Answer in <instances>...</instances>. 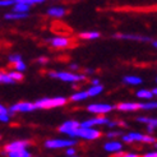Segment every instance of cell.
<instances>
[{
	"label": "cell",
	"mask_w": 157,
	"mask_h": 157,
	"mask_svg": "<svg viewBox=\"0 0 157 157\" xmlns=\"http://www.w3.org/2000/svg\"><path fill=\"white\" fill-rule=\"evenodd\" d=\"M123 143H146V144H155L157 142L156 137L152 134H143L140 132H129L124 133L120 137Z\"/></svg>",
	"instance_id": "cell-1"
},
{
	"label": "cell",
	"mask_w": 157,
	"mask_h": 157,
	"mask_svg": "<svg viewBox=\"0 0 157 157\" xmlns=\"http://www.w3.org/2000/svg\"><path fill=\"white\" fill-rule=\"evenodd\" d=\"M78 144L77 139L74 138H49L44 142V147L48 150H63V148L75 147Z\"/></svg>",
	"instance_id": "cell-2"
},
{
	"label": "cell",
	"mask_w": 157,
	"mask_h": 157,
	"mask_svg": "<svg viewBox=\"0 0 157 157\" xmlns=\"http://www.w3.org/2000/svg\"><path fill=\"white\" fill-rule=\"evenodd\" d=\"M68 102V98L64 96H56V97H44L38 98L35 101L36 107L40 110H49V109H55V107H61Z\"/></svg>",
	"instance_id": "cell-3"
},
{
	"label": "cell",
	"mask_w": 157,
	"mask_h": 157,
	"mask_svg": "<svg viewBox=\"0 0 157 157\" xmlns=\"http://www.w3.org/2000/svg\"><path fill=\"white\" fill-rule=\"evenodd\" d=\"M48 75L50 78H56V79L67 83H74V82H82L86 79V74H77L73 72H49Z\"/></svg>",
	"instance_id": "cell-4"
},
{
	"label": "cell",
	"mask_w": 157,
	"mask_h": 157,
	"mask_svg": "<svg viewBox=\"0 0 157 157\" xmlns=\"http://www.w3.org/2000/svg\"><path fill=\"white\" fill-rule=\"evenodd\" d=\"M81 128V123L77 121V120H67L64 121L63 124L59 125L58 128V132L60 134H64L69 138H74L77 139V130Z\"/></svg>",
	"instance_id": "cell-5"
},
{
	"label": "cell",
	"mask_w": 157,
	"mask_h": 157,
	"mask_svg": "<svg viewBox=\"0 0 157 157\" xmlns=\"http://www.w3.org/2000/svg\"><path fill=\"white\" fill-rule=\"evenodd\" d=\"M78 139H83V140H96L102 137V132L97 128H91V127H81L77 130V136Z\"/></svg>",
	"instance_id": "cell-6"
},
{
	"label": "cell",
	"mask_w": 157,
	"mask_h": 157,
	"mask_svg": "<svg viewBox=\"0 0 157 157\" xmlns=\"http://www.w3.org/2000/svg\"><path fill=\"white\" fill-rule=\"evenodd\" d=\"M114 109H116V106L111 105V104H104V102H96V104H90L87 105L86 110L90 114H95V115H106L110 114Z\"/></svg>",
	"instance_id": "cell-7"
},
{
	"label": "cell",
	"mask_w": 157,
	"mask_h": 157,
	"mask_svg": "<svg viewBox=\"0 0 157 157\" xmlns=\"http://www.w3.org/2000/svg\"><path fill=\"white\" fill-rule=\"evenodd\" d=\"M37 110L36 104L35 102H29V101H21V102H17L9 107L10 115H14L15 113H31Z\"/></svg>",
	"instance_id": "cell-8"
},
{
	"label": "cell",
	"mask_w": 157,
	"mask_h": 157,
	"mask_svg": "<svg viewBox=\"0 0 157 157\" xmlns=\"http://www.w3.org/2000/svg\"><path fill=\"white\" fill-rule=\"evenodd\" d=\"M31 146V142L27 139H17L12 140V142L4 144L3 152H12V151H19V150H26Z\"/></svg>",
	"instance_id": "cell-9"
},
{
	"label": "cell",
	"mask_w": 157,
	"mask_h": 157,
	"mask_svg": "<svg viewBox=\"0 0 157 157\" xmlns=\"http://www.w3.org/2000/svg\"><path fill=\"white\" fill-rule=\"evenodd\" d=\"M110 121L109 117H106L105 115H96L90 119H86L81 123V127H91V128H96V127H101V125H107Z\"/></svg>",
	"instance_id": "cell-10"
},
{
	"label": "cell",
	"mask_w": 157,
	"mask_h": 157,
	"mask_svg": "<svg viewBox=\"0 0 157 157\" xmlns=\"http://www.w3.org/2000/svg\"><path fill=\"white\" fill-rule=\"evenodd\" d=\"M114 38H117V40H129V41H137V42H147L150 41L152 42L153 40L150 37V36H140V35H133V33H116V35H113Z\"/></svg>",
	"instance_id": "cell-11"
},
{
	"label": "cell",
	"mask_w": 157,
	"mask_h": 157,
	"mask_svg": "<svg viewBox=\"0 0 157 157\" xmlns=\"http://www.w3.org/2000/svg\"><path fill=\"white\" fill-rule=\"evenodd\" d=\"M136 120L140 124H144L147 128V133L148 134H152V133L157 129V117H151V116H137Z\"/></svg>",
	"instance_id": "cell-12"
},
{
	"label": "cell",
	"mask_w": 157,
	"mask_h": 157,
	"mask_svg": "<svg viewBox=\"0 0 157 157\" xmlns=\"http://www.w3.org/2000/svg\"><path fill=\"white\" fill-rule=\"evenodd\" d=\"M104 150L107 153L115 155L117 152L123 151V142H120V140H117V139H110L106 143H104Z\"/></svg>",
	"instance_id": "cell-13"
},
{
	"label": "cell",
	"mask_w": 157,
	"mask_h": 157,
	"mask_svg": "<svg viewBox=\"0 0 157 157\" xmlns=\"http://www.w3.org/2000/svg\"><path fill=\"white\" fill-rule=\"evenodd\" d=\"M50 42V45L52 48H56V49H64V48H68L70 45L69 42V38L65 37V36H55V37H51L48 40Z\"/></svg>",
	"instance_id": "cell-14"
},
{
	"label": "cell",
	"mask_w": 157,
	"mask_h": 157,
	"mask_svg": "<svg viewBox=\"0 0 157 157\" xmlns=\"http://www.w3.org/2000/svg\"><path fill=\"white\" fill-rule=\"evenodd\" d=\"M116 110L123 113H133L137 111V110H140L139 107V102H132V101H127V102H120L116 105Z\"/></svg>",
	"instance_id": "cell-15"
},
{
	"label": "cell",
	"mask_w": 157,
	"mask_h": 157,
	"mask_svg": "<svg viewBox=\"0 0 157 157\" xmlns=\"http://www.w3.org/2000/svg\"><path fill=\"white\" fill-rule=\"evenodd\" d=\"M48 14L52 18H63L67 14V10L63 6H51L48 9Z\"/></svg>",
	"instance_id": "cell-16"
},
{
	"label": "cell",
	"mask_w": 157,
	"mask_h": 157,
	"mask_svg": "<svg viewBox=\"0 0 157 157\" xmlns=\"http://www.w3.org/2000/svg\"><path fill=\"white\" fill-rule=\"evenodd\" d=\"M121 81L124 84H129V86H139L143 83L142 78L137 77V75H125V77H123Z\"/></svg>",
	"instance_id": "cell-17"
},
{
	"label": "cell",
	"mask_w": 157,
	"mask_h": 157,
	"mask_svg": "<svg viewBox=\"0 0 157 157\" xmlns=\"http://www.w3.org/2000/svg\"><path fill=\"white\" fill-rule=\"evenodd\" d=\"M26 18H28V13L10 12V13H5L4 14V19H6V21H21V19H26Z\"/></svg>",
	"instance_id": "cell-18"
},
{
	"label": "cell",
	"mask_w": 157,
	"mask_h": 157,
	"mask_svg": "<svg viewBox=\"0 0 157 157\" xmlns=\"http://www.w3.org/2000/svg\"><path fill=\"white\" fill-rule=\"evenodd\" d=\"M3 155L5 157H32V153L28 151V148L19 151H12V152H3Z\"/></svg>",
	"instance_id": "cell-19"
},
{
	"label": "cell",
	"mask_w": 157,
	"mask_h": 157,
	"mask_svg": "<svg viewBox=\"0 0 157 157\" xmlns=\"http://www.w3.org/2000/svg\"><path fill=\"white\" fill-rule=\"evenodd\" d=\"M88 97H90V95L87 91H78V92L73 93V95L69 97V100L72 101V102H81V101L87 100Z\"/></svg>",
	"instance_id": "cell-20"
},
{
	"label": "cell",
	"mask_w": 157,
	"mask_h": 157,
	"mask_svg": "<svg viewBox=\"0 0 157 157\" xmlns=\"http://www.w3.org/2000/svg\"><path fill=\"white\" fill-rule=\"evenodd\" d=\"M136 96H137L138 98H140V100L150 101V100L153 98L155 95H153L152 90H146V88H143V90H138V91L136 92Z\"/></svg>",
	"instance_id": "cell-21"
},
{
	"label": "cell",
	"mask_w": 157,
	"mask_h": 157,
	"mask_svg": "<svg viewBox=\"0 0 157 157\" xmlns=\"http://www.w3.org/2000/svg\"><path fill=\"white\" fill-rule=\"evenodd\" d=\"M101 33L97 32V31H84V32H81L78 35L79 38H83V40H96V38H100Z\"/></svg>",
	"instance_id": "cell-22"
},
{
	"label": "cell",
	"mask_w": 157,
	"mask_h": 157,
	"mask_svg": "<svg viewBox=\"0 0 157 157\" xmlns=\"http://www.w3.org/2000/svg\"><path fill=\"white\" fill-rule=\"evenodd\" d=\"M10 111L9 107H6L4 105H0V121L2 123H9L10 121Z\"/></svg>",
	"instance_id": "cell-23"
},
{
	"label": "cell",
	"mask_w": 157,
	"mask_h": 157,
	"mask_svg": "<svg viewBox=\"0 0 157 157\" xmlns=\"http://www.w3.org/2000/svg\"><path fill=\"white\" fill-rule=\"evenodd\" d=\"M102 91H104V86L102 84H96V86L91 84V87L87 90L90 97H96V96L100 95V93H102Z\"/></svg>",
	"instance_id": "cell-24"
},
{
	"label": "cell",
	"mask_w": 157,
	"mask_h": 157,
	"mask_svg": "<svg viewBox=\"0 0 157 157\" xmlns=\"http://www.w3.org/2000/svg\"><path fill=\"white\" fill-rule=\"evenodd\" d=\"M139 107L140 110H146V111H150V110H157V101H146V102H139Z\"/></svg>",
	"instance_id": "cell-25"
},
{
	"label": "cell",
	"mask_w": 157,
	"mask_h": 157,
	"mask_svg": "<svg viewBox=\"0 0 157 157\" xmlns=\"http://www.w3.org/2000/svg\"><path fill=\"white\" fill-rule=\"evenodd\" d=\"M0 83H3V84H14V83H17V81H15L14 78H12V75L9 73L2 72L0 73Z\"/></svg>",
	"instance_id": "cell-26"
},
{
	"label": "cell",
	"mask_w": 157,
	"mask_h": 157,
	"mask_svg": "<svg viewBox=\"0 0 157 157\" xmlns=\"http://www.w3.org/2000/svg\"><path fill=\"white\" fill-rule=\"evenodd\" d=\"M29 8H31V5H28V4L17 3V4H15V5L13 6L12 12H15V13H28Z\"/></svg>",
	"instance_id": "cell-27"
},
{
	"label": "cell",
	"mask_w": 157,
	"mask_h": 157,
	"mask_svg": "<svg viewBox=\"0 0 157 157\" xmlns=\"http://www.w3.org/2000/svg\"><path fill=\"white\" fill-rule=\"evenodd\" d=\"M124 133L121 130H114V129H110L109 132H106V138L107 139H116L117 137H121Z\"/></svg>",
	"instance_id": "cell-28"
},
{
	"label": "cell",
	"mask_w": 157,
	"mask_h": 157,
	"mask_svg": "<svg viewBox=\"0 0 157 157\" xmlns=\"http://www.w3.org/2000/svg\"><path fill=\"white\" fill-rule=\"evenodd\" d=\"M6 59H8L9 63H12V64H15V63L22 61V55L21 54H10Z\"/></svg>",
	"instance_id": "cell-29"
},
{
	"label": "cell",
	"mask_w": 157,
	"mask_h": 157,
	"mask_svg": "<svg viewBox=\"0 0 157 157\" xmlns=\"http://www.w3.org/2000/svg\"><path fill=\"white\" fill-rule=\"evenodd\" d=\"M9 74L12 75V78H14L17 82H21L23 81V78H25V75H23V73L21 72H17V70H12V72H9Z\"/></svg>",
	"instance_id": "cell-30"
},
{
	"label": "cell",
	"mask_w": 157,
	"mask_h": 157,
	"mask_svg": "<svg viewBox=\"0 0 157 157\" xmlns=\"http://www.w3.org/2000/svg\"><path fill=\"white\" fill-rule=\"evenodd\" d=\"M26 69H27V65L25 64V63H23V60L19 61V63H15V64H14V70H17V72L23 73Z\"/></svg>",
	"instance_id": "cell-31"
},
{
	"label": "cell",
	"mask_w": 157,
	"mask_h": 157,
	"mask_svg": "<svg viewBox=\"0 0 157 157\" xmlns=\"http://www.w3.org/2000/svg\"><path fill=\"white\" fill-rule=\"evenodd\" d=\"M15 0H0V6H14Z\"/></svg>",
	"instance_id": "cell-32"
},
{
	"label": "cell",
	"mask_w": 157,
	"mask_h": 157,
	"mask_svg": "<svg viewBox=\"0 0 157 157\" xmlns=\"http://www.w3.org/2000/svg\"><path fill=\"white\" fill-rule=\"evenodd\" d=\"M75 155H77L75 147H69L65 150V156H75Z\"/></svg>",
	"instance_id": "cell-33"
},
{
	"label": "cell",
	"mask_w": 157,
	"mask_h": 157,
	"mask_svg": "<svg viewBox=\"0 0 157 157\" xmlns=\"http://www.w3.org/2000/svg\"><path fill=\"white\" fill-rule=\"evenodd\" d=\"M17 3H23V4H28V5H35L36 0H15V4Z\"/></svg>",
	"instance_id": "cell-34"
},
{
	"label": "cell",
	"mask_w": 157,
	"mask_h": 157,
	"mask_svg": "<svg viewBox=\"0 0 157 157\" xmlns=\"http://www.w3.org/2000/svg\"><path fill=\"white\" fill-rule=\"evenodd\" d=\"M142 157H157V150L156 151H150L142 155Z\"/></svg>",
	"instance_id": "cell-35"
},
{
	"label": "cell",
	"mask_w": 157,
	"mask_h": 157,
	"mask_svg": "<svg viewBox=\"0 0 157 157\" xmlns=\"http://www.w3.org/2000/svg\"><path fill=\"white\" fill-rule=\"evenodd\" d=\"M123 157H142V156H139L137 152H124Z\"/></svg>",
	"instance_id": "cell-36"
},
{
	"label": "cell",
	"mask_w": 157,
	"mask_h": 157,
	"mask_svg": "<svg viewBox=\"0 0 157 157\" xmlns=\"http://www.w3.org/2000/svg\"><path fill=\"white\" fill-rule=\"evenodd\" d=\"M48 61H49V59L45 58V56H40V58L36 59V63H38V64H46Z\"/></svg>",
	"instance_id": "cell-37"
},
{
	"label": "cell",
	"mask_w": 157,
	"mask_h": 157,
	"mask_svg": "<svg viewBox=\"0 0 157 157\" xmlns=\"http://www.w3.org/2000/svg\"><path fill=\"white\" fill-rule=\"evenodd\" d=\"M91 84L92 86H96V84H101V83H100V81L97 79V78H93V79L91 81Z\"/></svg>",
	"instance_id": "cell-38"
},
{
	"label": "cell",
	"mask_w": 157,
	"mask_h": 157,
	"mask_svg": "<svg viewBox=\"0 0 157 157\" xmlns=\"http://www.w3.org/2000/svg\"><path fill=\"white\" fill-rule=\"evenodd\" d=\"M70 69H72V70H78V69H79V67H78L77 64H70V67H69Z\"/></svg>",
	"instance_id": "cell-39"
},
{
	"label": "cell",
	"mask_w": 157,
	"mask_h": 157,
	"mask_svg": "<svg viewBox=\"0 0 157 157\" xmlns=\"http://www.w3.org/2000/svg\"><path fill=\"white\" fill-rule=\"evenodd\" d=\"M84 73H87V74H92V73H93V69H90V68L84 69Z\"/></svg>",
	"instance_id": "cell-40"
},
{
	"label": "cell",
	"mask_w": 157,
	"mask_h": 157,
	"mask_svg": "<svg viewBox=\"0 0 157 157\" xmlns=\"http://www.w3.org/2000/svg\"><path fill=\"white\" fill-rule=\"evenodd\" d=\"M152 45H153V48L157 49V40H153V41H152Z\"/></svg>",
	"instance_id": "cell-41"
},
{
	"label": "cell",
	"mask_w": 157,
	"mask_h": 157,
	"mask_svg": "<svg viewBox=\"0 0 157 157\" xmlns=\"http://www.w3.org/2000/svg\"><path fill=\"white\" fill-rule=\"evenodd\" d=\"M152 92H153V95H155V96H157V87H156V88H153V90H152Z\"/></svg>",
	"instance_id": "cell-42"
},
{
	"label": "cell",
	"mask_w": 157,
	"mask_h": 157,
	"mask_svg": "<svg viewBox=\"0 0 157 157\" xmlns=\"http://www.w3.org/2000/svg\"><path fill=\"white\" fill-rule=\"evenodd\" d=\"M65 157H79L78 155H75V156H65Z\"/></svg>",
	"instance_id": "cell-43"
},
{
	"label": "cell",
	"mask_w": 157,
	"mask_h": 157,
	"mask_svg": "<svg viewBox=\"0 0 157 157\" xmlns=\"http://www.w3.org/2000/svg\"><path fill=\"white\" fill-rule=\"evenodd\" d=\"M155 147H156V150H157V142H156V143H155Z\"/></svg>",
	"instance_id": "cell-44"
},
{
	"label": "cell",
	"mask_w": 157,
	"mask_h": 157,
	"mask_svg": "<svg viewBox=\"0 0 157 157\" xmlns=\"http://www.w3.org/2000/svg\"><path fill=\"white\" fill-rule=\"evenodd\" d=\"M156 82H157V78H156Z\"/></svg>",
	"instance_id": "cell-45"
}]
</instances>
